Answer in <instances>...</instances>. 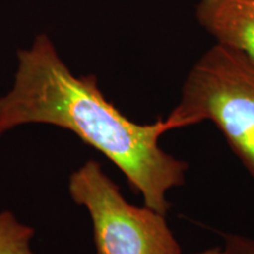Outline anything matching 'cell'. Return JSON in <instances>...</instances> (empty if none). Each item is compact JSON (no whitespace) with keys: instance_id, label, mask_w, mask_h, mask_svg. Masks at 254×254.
Returning <instances> with one entry per match:
<instances>
[{"instance_id":"obj_1","label":"cell","mask_w":254,"mask_h":254,"mask_svg":"<svg viewBox=\"0 0 254 254\" xmlns=\"http://www.w3.org/2000/svg\"><path fill=\"white\" fill-rule=\"evenodd\" d=\"M49 124L74 132L125 174L144 204L166 215L168 190L185 185L189 163L167 153L161 135L173 127L126 118L98 87L94 75L77 77L47 36L18 52L14 84L0 97V135L25 124Z\"/></svg>"},{"instance_id":"obj_2","label":"cell","mask_w":254,"mask_h":254,"mask_svg":"<svg viewBox=\"0 0 254 254\" xmlns=\"http://www.w3.org/2000/svg\"><path fill=\"white\" fill-rule=\"evenodd\" d=\"M173 129L214 124L254 180V60L215 44L190 69L167 118Z\"/></svg>"},{"instance_id":"obj_3","label":"cell","mask_w":254,"mask_h":254,"mask_svg":"<svg viewBox=\"0 0 254 254\" xmlns=\"http://www.w3.org/2000/svg\"><path fill=\"white\" fill-rule=\"evenodd\" d=\"M68 186L74 202L90 212L97 254H183L166 215L128 204L98 161L72 173Z\"/></svg>"},{"instance_id":"obj_4","label":"cell","mask_w":254,"mask_h":254,"mask_svg":"<svg viewBox=\"0 0 254 254\" xmlns=\"http://www.w3.org/2000/svg\"><path fill=\"white\" fill-rule=\"evenodd\" d=\"M195 17L218 44L254 60V0H199Z\"/></svg>"},{"instance_id":"obj_5","label":"cell","mask_w":254,"mask_h":254,"mask_svg":"<svg viewBox=\"0 0 254 254\" xmlns=\"http://www.w3.org/2000/svg\"><path fill=\"white\" fill-rule=\"evenodd\" d=\"M34 230L21 224L13 213H0V254H36L31 249Z\"/></svg>"},{"instance_id":"obj_6","label":"cell","mask_w":254,"mask_h":254,"mask_svg":"<svg viewBox=\"0 0 254 254\" xmlns=\"http://www.w3.org/2000/svg\"><path fill=\"white\" fill-rule=\"evenodd\" d=\"M224 249L228 254H254V239L237 233H224Z\"/></svg>"},{"instance_id":"obj_7","label":"cell","mask_w":254,"mask_h":254,"mask_svg":"<svg viewBox=\"0 0 254 254\" xmlns=\"http://www.w3.org/2000/svg\"><path fill=\"white\" fill-rule=\"evenodd\" d=\"M195 254H228V253L226 252V250H225L224 247L214 246V247H209V249H206L204 251H200V252Z\"/></svg>"}]
</instances>
